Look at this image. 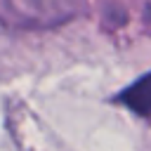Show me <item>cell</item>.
<instances>
[{
	"label": "cell",
	"instance_id": "obj_2",
	"mask_svg": "<svg viewBox=\"0 0 151 151\" xmlns=\"http://www.w3.org/2000/svg\"><path fill=\"white\" fill-rule=\"evenodd\" d=\"M118 101L139 116H151V71L118 94Z\"/></svg>",
	"mask_w": 151,
	"mask_h": 151
},
{
	"label": "cell",
	"instance_id": "obj_1",
	"mask_svg": "<svg viewBox=\"0 0 151 151\" xmlns=\"http://www.w3.org/2000/svg\"><path fill=\"white\" fill-rule=\"evenodd\" d=\"M9 14L19 21H54L66 14L68 0H5Z\"/></svg>",
	"mask_w": 151,
	"mask_h": 151
}]
</instances>
